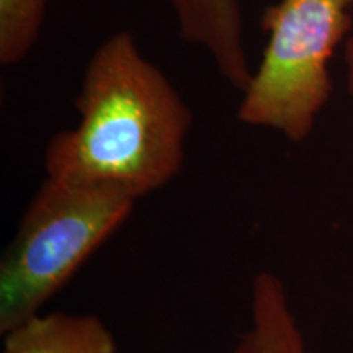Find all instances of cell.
Wrapping results in <instances>:
<instances>
[{
    "label": "cell",
    "instance_id": "cell-4",
    "mask_svg": "<svg viewBox=\"0 0 353 353\" xmlns=\"http://www.w3.org/2000/svg\"><path fill=\"white\" fill-rule=\"evenodd\" d=\"M180 38L205 50L216 69L234 88L245 92L252 69L244 46L239 0H169Z\"/></svg>",
    "mask_w": 353,
    "mask_h": 353
},
{
    "label": "cell",
    "instance_id": "cell-2",
    "mask_svg": "<svg viewBox=\"0 0 353 353\" xmlns=\"http://www.w3.org/2000/svg\"><path fill=\"white\" fill-rule=\"evenodd\" d=\"M136 201L118 185L46 176L0 260V334L41 314L125 224Z\"/></svg>",
    "mask_w": 353,
    "mask_h": 353
},
{
    "label": "cell",
    "instance_id": "cell-3",
    "mask_svg": "<svg viewBox=\"0 0 353 353\" xmlns=\"http://www.w3.org/2000/svg\"><path fill=\"white\" fill-rule=\"evenodd\" d=\"M353 25V0H280L265 8L262 61L245 88L237 118L293 143L314 130L334 85L329 61Z\"/></svg>",
    "mask_w": 353,
    "mask_h": 353
},
{
    "label": "cell",
    "instance_id": "cell-8",
    "mask_svg": "<svg viewBox=\"0 0 353 353\" xmlns=\"http://www.w3.org/2000/svg\"><path fill=\"white\" fill-rule=\"evenodd\" d=\"M345 69H347V90L353 95V37L347 39L345 44Z\"/></svg>",
    "mask_w": 353,
    "mask_h": 353
},
{
    "label": "cell",
    "instance_id": "cell-1",
    "mask_svg": "<svg viewBox=\"0 0 353 353\" xmlns=\"http://www.w3.org/2000/svg\"><path fill=\"white\" fill-rule=\"evenodd\" d=\"M76 108L79 125L46 145V176L118 185L139 200L182 170L192 112L130 32L108 37L90 57Z\"/></svg>",
    "mask_w": 353,
    "mask_h": 353
},
{
    "label": "cell",
    "instance_id": "cell-5",
    "mask_svg": "<svg viewBox=\"0 0 353 353\" xmlns=\"http://www.w3.org/2000/svg\"><path fill=\"white\" fill-rule=\"evenodd\" d=\"M2 337L3 353H118L113 332L94 314H38Z\"/></svg>",
    "mask_w": 353,
    "mask_h": 353
},
{
    "label": "cell",
    "instance_id": "cell-6",
    "mask_svg": "<svg viewBox=\"0 0 353 353\" xmlns=\"http://www.w3.org/2000/svg\"><path fill=\"white\" fill-rule=\"evenodd\" d=\"M232 353H307L283 281L259 272L250 288V322Z\"/></svg>",
    "mask_w": 353,
    "mask_h": 353
},
{
    "label": "cell",
    "instance_id": "cell-7",
    "mask_svg": "<svg viewBox=\"0 0 353 353\" xmlns=\"http://www.w3.org/2000/svg\"><path fill=\"white\" fill-rule=\"evenodd\" d=\"M51 0H0V64L21 63L39 37Z\"/></svg>",
    "mask_w": 353,
    "mask_h": 353
}]
</instances>
